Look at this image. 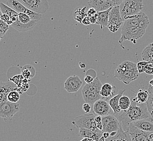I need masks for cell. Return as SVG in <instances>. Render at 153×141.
<instances>
[{
    "mask_svg": "<svg viewBox=\"0 0 153 141\" xmlns=\"http://www.w3.org/2000/svg\"><path fill=\"white\" fill-rule=\"evenodd\" d=\"M96 115L94 114L80 115L77 116L72 121V123L74 126L78 128H85L91 130L94 132L101 133L102 131L97 128L96 123L94 121Z\"/></svg>",
    "mask_w": 153,
    "mask_h": 141,
    "instance_id": "obj_6",
    "label": "cell"
},
{
    "mask_svg": "<svg viewBox=\"0 0 153 141\" xmlns=\"http://www.w3.org/2000/svg\"><path fill=\"white\" fill-rule=\"evenodd\" d=\"M147 62H139L138 64H137V70H138V73H141L144 72V66L146 64Z\"/></svg>",
    "mask_w": 153,
    "mask_h": 141,
    "instance_id": "obj_37",
    "label": "cell"
},
{
    "mask_svg": "<svg viewBox=\"0 0 153 141\" xmlns=\"http://www.w3.org/2000/svg\"><path fill=\"white\" fill-rule=\"evenodd\" d=\"M116 87L113 86L110 83L104 84L100 90V94L103 97V99L109 102V100L115 96Z\"/></svg>",
    "mask_w": 153,
    "mask_h": 141,
    "instance_id": "obj_19",
    "label": "cell"
},
{
    "mask_svg": "<svg viewBox=\"0 0 153 141\" xmlns=\"http://www.w3.org/2000/svg\"><path fill=\"white\" fill-rule=\"evenodd\" d=\"M36 24L37 22L32 20L29 24H24L20 23L18 20L15 22L13 23L11 26L19 32H26L33 30L36 26Z\"/></svg>",
    "mask_w": 153,
    "mask_h": 141,
    "instance_id": "obj_20",
    "label": "cell"
},
{
    "mask_svg": "<svg viewBox=\"0 0 153 141\" xmlns=\"http://www.w3.org/2000/svg\"><path fill=\"white\" fill-rule=\"evenodd\" d=\"M97 13V10H96V9L94 8H90L88 10L87 15H88V17H90V16H93V15L96 14Z\"/></svg>",
    "mask_w": 153,
    "mask_h": 141,
    "instance_id": "obj_39",
    "label": "cell"
},
{
    "mask_svg": "<svg viewBox=\"0 0 153 141\" xmlns=\"http://www.w3.org/2000/svg\"><path fill=\"white\" fill-rule=\"evenodd\" d=\"M147 106L148 110L150 114L151 117L153 118V97L149 96L147 102Z\"/></svg>",
    "mask_w": 153,
    "mask_h": 141,
    "instance_id": "obj_31",
    "label": "cell"
},
{
    "mask_svg": "<svg viewBox=\"0 0 153 141\" xmlns=\"http://www.w3.org/2000/svg\"><path fill=\"white\" fill-rule=\"evenodd\" d=\"M96 141L94 140H92V139H91V138H83V139H82L81 141Z\"/></svg>",
    "mask_w": 153,
    "mask_h": 141,
    "instance_id": "obj_46",
    "label": "cell"
},
{
    "mask_svg": "<svg viewBox=\"0 0 153 141\" xmlns=\"http://www.w3.org/2000/svg\"><path fill=\"white\" fill-rule=\"evenodd\" d=\"M149 25L148 17L143 12L127 18L122 27L119 43L122 45L124 41L128 40L136 44V41L145 34Z\"/></svg>",
    "mask_w": 153,
    "mask_h": 141,
    "instance_id": "obj_1",
    "label": "cell"
},
{
    "mask_svg": "<svg viewBox=\"0 0 153 141\" xmlns=\"http://www.w3.org/2000/svg\"><path fill=\"white\" fill-rule=\"evenodd\" d=\"M86 7H78L74 10L73 16L74 19L79 23H82L83 19L86 17L88 12Z\"/></svg>",
    "mask_w": 153,
    "mask_h": 141,
    "instance_id": "obj_26",
    "label": "cell"
},
{
    "mask_svg": "<svg viewBox=\"0 0 153 141\" xmlns=\"http://www.w3.org/2000/svg\"><path fill=\"white\" fill-rule=\"evenodd\" d=\"M102 85L103 84L98 77H96L91 83L86 84L82 91V98L85 102L94 105L97 100L103 99L100 94Z\"/></svg>",
    "mask_w": 153,
    "mask_h": 141,
    "instance_id": "obj_4",
    "label": "cell"
},
{
    "mask_svg": "<svg viewBox=\"0 0 153 141\" xmlns=\"http://www.w3.org/2000/svg\"><path fill=\"white\" fill-rule=\"evenodd\" d=\"M18 90L16 86L10 80H0V106L7 102V96L10 91Z\"/></svg>",
    "mask_w": 153,
    "mask_h": 141,
    "instance_id": "obj_13",
    "label": "cell"
},
{
    "mask_svg": "<svg viewBox=\"0 0 153 141\" xmlns=\"http://www.w3.org/2000/svg\"><path fill=\"white\" fill-rule=\"evenodd\" d=\"M79 135L83 138H91L94 141H98L102 136H103V132L97 133L91 130L85 128L79 129Z\"/></svg>",
    "mask_w": 153,
    "mask_h": 141,
    "instance_id": "obj_21",
    "label": "cell"
},
{
    "mask_svg": "<svg viewBox=\"0 0 153 141\" xmlns=\"http://www.w3.org/2000/svg\"><path fill=\"white\" fill-rule=\"evenodd\" d=\"M0 10L2 14L9 15L13 23L15 22L18 20V13L14 10L2 2L0 3Z\"/></svg>",
    "mask_w": 153,
    "mask_h": 141,
    "instance_id": "obj_23",
    "label": "cell"
},
{
    "mask_svg": "<svg viewBox=\"0 0 153 141\" xmlns=\"http://www.w3.org/2000/svg\"><path fill=\"white\" fill-rule=\"evenodd\" d=\"M5 34H6V33H4L2 30L0 29V40H1L3 39Z\"/></svg>",
    "mask_w": 153,
    "mask_h": 141,
    "instance_id": "obj_45",
    "label": "cell"
},
{
    "mask_svg": "<svg viewBox=\"0 0 153 141\" xmlns=\"http://www.w3.org/2000/svg\"><path fill=\"white\" fill-rule=\"evenodd\" d=\"M120 141H132L128 131H124L121 127V140Z\"/></svg>",
    "mask_w": 153,
    "mask_h": 141,
    "instance_id": "obj_32",
    "label": "cell"
},
{
    "mask_svg": "<svg viewBox=\"0 0 153 141\" xmlns=\"http://www.w3.org/2000/svg\"><path fill=\"white\" fill-rule=\"evenodd\" d=\"M88 4L90 8H94L97 12L105 11L114 6L111 0H89Z\"/></svg>",
    "mask_w": 153,
    "mask_h": 141,
    "instance_id": "obj_15",
    "label": "cell"
},
{
    "mask_svg": "<svg viewBox=\"0 0 153 141\" xmlns=\"http://www.w3.org/2000/svg\"><path fill=\"white\" fill-rule=\"evenodd\" d=\"M82 24H83L85 26H88L91 24L90 20V18L88 16H86V17L83 19L82 21Z\"/></svg>",
    "mask_w": 153,
    "mask_h": 141,
    "instance_id": "obj_40",
    "label": "cell"
},
{
    "mask_svg": "<svg viewBox=\"0 0 153 141\" xmlns=\"http://www.w3.org/2000/svg\"><path fill=\"white\" fill-rule=\"evenodd\" d=\"M103 136L106 140L110 137V133L108 132H103Z\"/></svg>",
    "mask_w": 153,
    "mask_h": 141,
    "instance_id": "obj_44",
    "label": "cell"
},
{
    "mask_svg": "<svg viewBox=\"0 0 153 141\" xmlns=\"http://www.w3.org/2000/svg\"><path fill=\"white\" fill-rule=\"evenodd\" d=\"M102 122L103 124L102 132L111 133L114 131H117L120 127L118 120L114 115H108L103 116Z\"/></svg>",
    "mask_w": 153,
    "mask_h": 141,
    "instance_id": "obj_12",
    "label": "cell"
},
{
    "mask_svg": "<svg viewBox=\"0 0 153 141\" xmlns=\"http://www.w3.org/2000/svg\"><path fill=\"white\" fill-rule=\"evenodd\" d=\"M20 98V94L17 90L10 91L7 96V100L11 103H17Z\"/></svg>",
    "mask_w": 153,
    "mask_h": 141,
    "instance_id": "obj_29",
    "label": "cell"
},
{
    "mask_svg": "<svg viewBox=\"0 0 153 141\" xmlns=\"http://www.w3.org/2000/svg\"><path fill=\"white\" fill-rule=\"evenodd\" d=\"M149 97V94L147 90L140 89L138 90V92L136 94L135 96L133 98L132 102L137 104L146 103Z\"/></svg>",
    "mask_w": 153,
    "mask_h": 141,
    "instance_id": "obj_24",
    "label": "cell"
},
{
    "mask_svg": "<svg viewBox=\"0 0 153 141\" xmlns=\"http://www.w3.org/2000/svg\"><path fill=\"white\" fill-rule=\"evenodd\" d=\"M117 131H114L110 133V137H114L117 134Z\"/></svg>",
    "mask_w": 153,
    "mask_h": 141,
    "instance_id": "obj_47",
    "label": "cell"
},
{
    "mask_svg": "<svg viewBox=\"0 0 153 141\" xmlns=\"http://www.w3.org/2000/svg\"><path fill=\"white\" fill-rule=\"evenodd\" d=\"M33 20L28 15L24 13H18V21L21 24H26L30 23Z\"/></svg>",
    "mask_w": 153,
    "mask_h": 141,
    "instance_id": "obj_30",
    "label": "cell"
},
{
    "mask_svg": "<svg viewBox=\"0 0 153 141\" xmlns=\"http://www.w3.org/2000/svg\"><path fill=\"white\" fill-rule=\"evenodd\" d=\"M116 117L124 131H128V126L132 122L152 118L148 110L147 103L137 104L134 102H131L129 109Z\"/></svg>",
    "mask_w": 153,
    "mask_h": 141,
    "instance_id": "obj_2",
    "label": "cell"
},
{
    "mask_svg": "<svg viewBox=\"0 0 153 141\" xmlns=\"http://www.w3.org/2000/svg\"><path fill=\"white\" fill-rule=\"evenodd\" d=\"M79 66L81 68H84L86 67L85 65L82 62H79Z\"/></svg>",
    "mask_w": 153,
    "mask_h": 141,
    "instance_id": "obj_48",
    "label": "cell"
},
{
    "mask_svg": "<svg viewBox=\"0 0 153 141\" xmlns=\"http://www.w3.org/2000/svg\"><path fill=\"white\" fill-rule=\"evenodd\" d=\"M119 8L121 17L124 21L130 16L142 12L144 4L142 0H124Z\"/></svg>",
    "mask_w": 153,
    "mask_h": 141,
    "instance_id": "obj_5",
    "label": "cell"
},
{
    "mask_svg": "<svg viewBox=\"0 0 153 141\" xmlns=\"http://www.w3.org/2000/svg\"><path fill=\"white\" fill-rule=\"evenodd\" d=\"M112 8L103 12H97L98 19L96 24L100 26L101 29H103V28L108 26L109 13Z\"/></svg>",
    "mask_w": 153,
    "mask_h": 141,
    "instance_id": "obj_22",
    "label": "cell"
},
{
    "mask_svg": "<svg viewBox=\"0 0 153 141\" xmlns=\"http://www.w3.org/2000/svg\"><path fill=\"white\" fill-rule=\"evenodd\" d=\"M27 8L42 14L47 12L50 6L47 0H17Z\"/></svg>",
    "mask_w": 153,
    "mask_h": 141,
    "instance_id": "obj_8",
    "label": "cell"
},
{
    "mask_svg": "<svg viewBox=\"0 0 153 141\" xmlns=\"http://www.w3.org/2000/svg\"><path fill=\"white\" fill-rule=\"evenodd\" d=\"M102 117L100 116H98V115L96 116L95 118H94V121L96 123L97 128L102 131L103 124H102Z\"/></svg>",
    "mask_w": 153,
    "mask_h": 141,
    "instance_id": "obj_34",
    "label": "cell"
},
{
    "mask_svg": "<svg viewBox=\"0 0 153 141\" xmlns=\"http://www.w3.org/2000/svg\"><path fill=\"white\" fill-rule=\"evenodd\" d=\"M139 76L137 64L129 60L122 62L115 69L114 77L126 85L137 79Z\"/></svg>",
    "mask_w": 153,
    "mask_h": 141,
    "instance_id": "obj_3",
    "label": "cell"
},
{
    "mask_svg": "<svg viewBox=\"0 0 153 141\" xmlns=\"http://www.w3.org/2000/svg\"><path fill=\"white\" fill-rule=\"evenodd\" d=\"M147 90L149 92V96H150L151 97H153V87H152V86H149V88H148Z\"/></svg>",
    "mask_w": 153,
    "mask_h": 141,
    "instance_id": "obj_43",
    "label": "cell"
},
{
    "mask_svg": "<svg viewBox=\"0 0 153 141\" xmlns=\"http://www.w3.org/2000/svg\"><path fill=\"white\" fill-rule=\"evenodd\" d=\"M2 14V12L0 10V29L3 31V32L4 33H6L7 32L9 28V26L7 24H6L5 22H3L1 19V16Z\"/></svg>",
    "mask_w": 153,
    "mask_h": 141,
    "instance_id": "obj_33",
    "label": "cell"
},
{
    "mask_svg": "<svg viewBox=\"0 0 153 141\" xmlns=\"http://www.w3.org/2000/svg\"><path fill=\"white\" fill-rule=\"evenodd\" d=\"M125 91L126 89L120 90L118 91L117 94L112 97L108 102L110 108L112 109L114 114L116 116L119 115L122 111L119 106V100L120 98L123 96Z\"/></svg>",
    "mask_w": 153,
    "mask_h": 141,
    "instance_id": "obj_18",
    "label": "cell"
},
{
    "mask_svg": "<svg viewBox=\"0 0 153 141\" xmlns=\"http://www.w3.org/2000/svg\"><path fill=\"white\" fill-rule=\"evenodd\" d=\"M1 19L3 22H5L6 24H7L9 26H11L13 24V22L11 20V19L10 18L9 15H7V14H2L1 16Z\"/></svg>",
    "mask_w": 153,
    "mask_h": 141,
    "instance_id": "obj_35",
    "label": "cell"
},
{
    "mask_svg": "<svg viewBox=\"0 0 153 141\" xmlns=\"http://www.w3.org/2000/svg\"><path fill=\"white\" fill-rule=\"evenodd\" d=\"M95 78L90 75V74L86 73L85 76H84V81L86 84H90L94 82Z\"/></svg>",
    "mask_w": 153,
    "mask_h": 141,
    "instance_id": "obj_36",
    "label": "cell"
},
{
    "mask_svg": "<svg viewBox=\"0 0 153 141\" xmlns=\"http://www.w3.org/2000/svg\"><path fill=\"white\" fill-rule=\"evenodd\" d=\"M110 110L108 102L100 99L97 100L93 105V110L96 115L102 117L109 115Z\"/></svg>",
    "mask_w": 153,
    "mask_h": 141,
    "instance_id": "obj_16",
    "label": "cell"
},
{
    "mask_svg": "<svg viewBox=\"0 0 153 141\" xmlns=\"http://www.w3.org/2000/svg\"><path fill=\"white\" fill-rule=\"evenodd\" d=\"M142 58L144 62L153 63V43L148 45L142 51Z\"/></svg>",
    "mask_w": 153,
    "mask_h": 141,
    "instance_id": "obj_27",
    "label": "cell"
},
{
    "mask_svg": "<svg viewBox=\"0 0 153 141\" xmlns=\"http://www.w3.org/2000/svg\"><path fill=\"white\" fill-rule=\"evenodd\" d=\"M123 20L120 14L119 6H114L109 13L107 27L111 32L115 33L123 26Z\"/></svg>",
    "mask_w": 153,
    "mask_h": 141,
    "instance_id": "obj_7",
    "label": "cell"
},
{
    "mask_svg": "<svg viewBox=\"0 0 153 141\" xmlns=\"http://www.w3.org/2000/svg\"><path fill=\"white\" fill-rule=\"evenodd\" d=\"M36 74V70L32 65L27 64L25 65L21 68V74L28 81L32 79L35 76Z\"/></svg>",
    "mask_w": 153,
    "mask_h": 141,
    "instance_id": "obj_25",
    "label": "cell"
},
{
    "mask_svg": "<svg viewBox=\"0 0 153 141\" xmlns=\"http://www.w3.org/2000/svg\"><path fill=\"white\" fill-rule=\"evenodd\" d=\"M149 85L152 86V87H153V79L150 80L149 81Z\"/></svg>",
    "mask_w": 153,
    "mask_h": 141,
    "instance_id": "obj_49",
    "label": "cell"
},
{
    "mask_svg": "<svg viewBox=\"0 0 153 141\" xmlns=\"http://www.w3.org/2000/svg\"><path fill=\"white\" fill-rule=\"evenodd\" d=\"M128 132L132 141H153V132L142 131L131 123L128 126Z\"/></svg>",
    "mask_w": 153,
    "mask_h": 141,
    "instance_id": "obj_11",
    "label": "cell"
},
{
    "mask_svg": "<svg viewBox=\"0 0 153 141\" xmlns=\"http://www.w3.org/2000/svg\"><path fill=\"white\" fill-rule=\"evenodd\" d=\"M7 5L14 10L18 13H24L28 15L33 20L38 22L42 19V14L33 12L27 8L24 5L20 3L17 0H7Z\"/></svg>",
    "mask_w": 153,
    "mask_h": 141,
    "instance_id": "obj_10",
    "label": "cell"
},
{
    "mask_svg": "<svg viewBox=\"0 0 153 141\" xmlns=\"http://www.w3.org/2000/svg\"><path fill=\"white\" fill-rule=\"evenodd\" d=\"M90 18V20L91 24H96L97 21V19H98V14H96L94 15H93L92 16L89 17Z\"/></svg>",
    "mask_w": 153,
    "mask_h": 141,
    "instance_id": "obj_41",
    "label": "cell"
},
{
    "mask_svg": "<svg viewBox=\"0 0 153 141\" xmlns=\"http://www.w3.org/2000/svg\"><path fill=\"white\" fill-rule=\"evenodd\" d=\"M64 89L69 94L76 93L82 85V80L76 75L69 76L64 82Z\"/></svg>",
    "mask_w": 153,
    "mask_h": 141,
    "instance_id": "obj_14",
    "label": "cell"
},
{
    "mask_svg": "<svg viewBox=\"0 0 153 141\" xmlns=\"http://www.w3.org/2000/svg\"><path fill=\"white\" fill-rule=\"evenodd\" d=\"M131 123L138 129L145 132H153V118L143 119Z\"/></svg>",
    "mask_w": 153,
    "mask_h": 141,
    "instance_id": "obj_17",
    "label": "cell"
},
{
    "mask_svg": "<svg viewBox=\"0 0 153 141\" xmlns=\"http://www.w3.org/2000/svg\"><path fill=\"white\" fill-rule=\"evenodd\" d=\"M98 141H105V139L104 138L103 136H102Z\"/></svg>",
    "mask_w": 153,
    "mask_h": 141,
    "instance_id": "obj_50",
    "label": "cell"
},
{
    "mask_svg": "<svg viewBox=\"0 0 153 141\" xmlns=\"http://www.w3.org/2000/svg\"><path fill=\"white\" fill-rule=\"evenodd\" d=\"M131 101L129 98L126 96H122L119 100V106L121 110L126 111L129 108Z\"/></svg>",
    "mask_w": 153,
    "mask_h": 141,
    "instance_id": "obj_28",
    "label": "cell"
},
{
    "mask_svg": "<svg viewBox=\"0 0 153 141\" xmlns=\"http://www.w3.org/2000/svg\"><path fill=\"white\" fill-rule=\"evenodd\" d=\"M124 0H111L112 3H114V6H120L122 2H123Z\"/></svg>",
    "mask_w": 153,
    "mask_h": 141,
    "instance_id": "obj_42",
    "label": "cell"
},
{
    "mask_svg": "<svg viewBox=\"0 0 153 141\" xmlns=\"http://www.w3.org/2000/svg\"><path fill=\"white\" fill-rule=\"evenodd\" d=\"M91 109V106L88 103H85L82 105V110L85 113H89Z\"/></svg>",
    "mask_w": 153,
    "mask_h": 141,
    "instance_id": "obj_38",
    "label": "cell"
},
{
    "mask_svg": "<svg viewBox=\"0 0 153 141\" xmlns=\"http://www.w3.org/2000/svg\"><path fill=\"white\" fill-rule=\"evenodd\" d=\"M19 111V104L7 101L0 106V118H3L6 123H8L13 120V116Z\"/></svg>",
    "mask_w": 153,
    "mask_h": 141,
    "instance_id": "obj_9",
    "label": "cell"
}]
</instances>
